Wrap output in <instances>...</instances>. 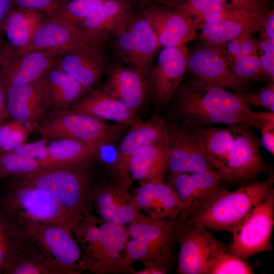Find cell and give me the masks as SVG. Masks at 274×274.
Here are the masks:
<instances>
[{"label": "cell", "instance_id": "obj_1", "mask_svg": "<svg viewBox=\"0 0 274 274\" xmlns=\"http://www.w3.org/2000/svg\"><path fill=\"white\" fill-rule=\"evenodd\" d=\"M170 115L179 126L212 127L247 125L259 130L274 112H255L239 92L190 79L178 88Z\"/></svg>", "mask_w": 274, "mask_h": 274}, {"label": "cell", "instance_id": "obj_2", "mask_svg": "<svg viewBox=\"0 0 274 274\" xmlns=\"http://www.w3.org/2000/svg\"><path fill=\"white\" fill-rule=\"evenodd\" d=\"M273 174L233 191L222 188L192 217L181 224H196L209 230L231 233L233 229L273 188ZM180 225V226H181Z\"/></svg>", "mask_w": 274, "mask_h": 274}, {"label": "cell", "instance_id": "obj_3", "mask_svg": "<svg viewBox=\"0 0 274 274\" xmlns=\"http://www.w3.org/2000/svg\"><path fill=\"white\" fill-rule=\"evenodd\" d=\"M91 164L57 166L14 177L13 182L43 189L67 209L83 216L92 213L96 185Z\"/></svg>", "mask_w": 274, "mask_h": 274}, {"label": "cell", "instance_id": "obj_4", "mask_svg": "<svg viewBox=\"0 0 274 274\" xmlns=\"http://www.w3.org/2000/svg\"><path fill=\"white\" fill-rule=\"evenodd\" d=\"M0 210L16 224L36 221L61 225L72 230L83 217L66 208L48 191L13 181L1 196Z\"/></svg>", "mask_w": 274, "mask_h": 274}, {"label": "cell", "instance_id": "obj_5", "mask_svg": "<svg viewBox=\"0 0 274 274\" xmlns=\"http://www.w3.org/2000/svg\"><path fill=\"white\" fill-rule=\"evenodd\" d=\"M16 224L33 253L65 269L70 274L83 272L81 267L83 252L72 230L36 221H26Z\"/></svg>", "mask_w": 274, "mask_h": 274}, {"label": "cell", "instance_id": "obj_6", "mask_svg": "<svg viewBox=\"0 0 274 274\" xmlns=\"http://www.w3.org/2000/svg\"><path fill=\"white\" fill-rule=\"evenodd\" d=\"M117 129L105 120L68 110L53 111L42 119L38 127L45 141L70 139L104 145L113 140Z\"/></svg>", "mask_w": 274, "mask_h": 274}, {"label": "cell", "instance_id": "obj_7", "mask_svg": "<svg viewBox=\"0 0 274 274\" xmlns=\"http://www.w3.org/2000/svg\"><path fill=\"white\" fill-rule=\"evenodd\" d=\"M274 225V189L233 229L228 250L246 260L258 253L271 251Z\"/></svg>", "mask_w": 274, "mask_h": 274}, {"label": "cell", "instance_id": "obj_8", "mask_svg": "<svg viewBox=\"0 0 274 274\" xmlns=\"http://www.w3.org/2000/svg\"><path fill=\"white\" fill-rule=\"evenodd\" d=\"M230 126L234 142L222 173L224 181L244 184L256 181L262 174H273L261 155V142L253 127L247 125Z\"/></svg>", "mask_w": 274, "mask_h": 274}, {"label": "cell", "instance_id": "obj_9", "mask_svg": "<svg viewBox=\"0 0 274 274\" xmlns=\"http://www.w3.org/2000/svg\"><path fill=\"white\" fill-rule=\"evenodd\" d=\"M106 41L81 28L53 16L38 25L22 51L45 50L58 55L79 49H102Z\"/></svg>", "mask_w": 274, "mask_h": 274}, {"label": "cell", "instance_id": "obj_10", "mask_svg": "<svg viewBox=\"0 0 274 274\" xmlns=\"http://www.w3.org/2000/svg\"><path fill=\"white\" fill-rule=\"evenodd\" d=\"M178 272L181 274H205L210 261L227 249L209 230L196 224L179 226Z\"/></svg>", "mask_w": 274, "mask_h": 274}, {"label": "cell", "instance_id": "obj_11", "mask_svg": "<svg viewBox=\"0 0 274 274\" xmlns=\"http://www.w3.org/2000/svg\"><path fill=\"white\" fill-rule=\"evenodd\" d=\"M116 39L120 58L146 78L153 59L161 47L148 21L144 16L132 19L127 28Z\"/></svg>", "mask_w": 274, "mask_h": 274}, {"label": "cell", "instance_id": "obj_12", "mask_svg": "<svg viewBox=\"0 0 274 274\" xmlns=\"http://www.w3.org/2000/svg\"><path fill=\"white\" fill-rule=\"evenodd\" d=\"M58 55L50 51L11 50L3 47L0 79L5 89L42 78L56 63Z\"/></svg>", "mask_w": 274, "mask_h": 274}, {"label": "cell", "instance_id": "obj_13", "mask_svg": "<svg viewBox=\"0 0 274 274\" xmlns=\"http://www.w3.org/2000/svg\"><path fill=\"white\" fill-rule=\"evenodd\" d=\"M169 129L167 171L171 174L217 169L208 157L199 127L179 126Z\"/></svg>", "mask_w": 274, "mask_h": 274}, {"label": "cell", "instance_id": "obj_14", "mask_svg": "<svg viewBox=\"0 0 274 274\" xmlns=\"http://www.w3.org/2000/svg\"><path fill=\"white\" fill-rule=\"evenodd\" d=\"M187 70L191 79L232 91L246 92L249 87V82L235 74L220 52L205 43L189 51Z\"/></svg>", "mask_w": 274, "mask_h": 274}, {"label": "cell", "instance_id": "obj_15", "mask_svg": "<svg viewBox=\"0 0 274 274\" xmlns=\"http://www.w3.org/2000/svg\"><path fill=\"white\" fill-rule=\"evenodd\" d=\"M189 51L186 45L164 47L147 76L151 94L156 103L172 100L188 68Z\"/></svg>", "mask_w": 274, "mask_h": 274}, {"label": "cell", "instance_id": "obj_16", "mask_svg": "<svg viewBox=\"0 0 274 274\" xmlns=\"http://www.w3.org/2000/svg\"><path fill=\"white\" fill-rule=\"evenodd\" d=\"M130 126L118 146L113 165V175L119 180L131 184L129 164L131 156L147 146L169 140L170 134L169 127L160 117H154L144 122L139 120Z\"/></svg>", "mask_w": 274, "mask_h": 274}, {"label": "cell", "instance_id": "obj_17", "mask_svg": "<svg viewBox=\"0 0 274 274\" xmlns=\"http://www.w3.org/2000/svg\"><path fill=\"white\" fill-rule=\"evenodd\" d=\"M127 227L131 239L149 246L170 269L178 242L177 218H154L144 214Z\"/></svg>", "mask_w": 274, "mask_h": 274}, {"label": "cell", "instance_id": "obj_18", "mask_svg": "<svg viewBox=\"0 0 274 274\" xmlns=\"http://www.w3.org/2000/svg\"><path fill=\"white\" fill-rule=\"evenodd\" d=\"M130 186L115 177L112 182L96 185L93 208L100 219L126 225L144 214L136 204Z\"/></svg>", "mask_w": 274, "mask_h": 274}, {"label": "cell", "instance_id": "obj_19", "mask_svg": "<svg viewBox=\"0 0 274 274\" xmlns=\"http://www.w3.org/2000/svg\"><path fill=\"white\" fill-rule=\"evenodd\" d=\"M5 92L6 113L13 119L36 123L50 108L45 76L31 83L10 86Z\"/></svg>", "mask_w": 274, "mask_h": 274}, {"label": "cell", "instance_id": "obj_20", "mask_svg": "<svg viewBox=\"0 0 274 274\" xmlns=\"http://www.w3.org/2000/svg\"><path fill=\"white\" fill-rule=\"evenodd\" d=\"M269 10H231L219 21L204 25L200 29L199 39L215 47L243 34L261 31Z\"/></svg>", "mask_w": 274, "mask_h": 274}, {"label": "cell", "instance_id": "obj_21", "mask_svg": "<svg viewBox=\"0 0 274 274\" xmlns=\"http://www.w3.org/2000/svg\"><path fill=\"white\" fill-rule=\"evenodd\" d=\"M154 30L161 47H178L195 41L197 30L188 17L174 8L152 6L143 15Z\"/></svg>", "mask_w": 274, "mask_h": 274}, {"label": "cell", "instance_id": "obj_22", "mask_svg": "<svg viewBox=\"0 0 274 274\" xmlns=\"http://www.w3.org/2000/svg\"><path fill=\"white\" fill-rule=\"evenodd\" d=\"M99 229L101 274L134 273L135 270L126 253V246L130 239L127 226L101 219Z\"/></svg>", "mask_w": 274, "mask_h": 274}, {"label": "cell", "instance_id": "obj_23", "mask_svg": "<svg viewBox=\"0 0 274 274\" xmlns=\"http://www.w3.org/2000/svg\"><path fill=\"white\" fill-rule=\"evenodd\" d=\"M146 78L130 66L116 65L109 71L102 90L135 112L146 95Z\"/></svg>", "mask_w": 274, "mask_h": 274}, {"label": "cell", "instance_id": "obj_24", "mask_svg": "<svg viewBox=\"0 0 274 274\" xmlns=\"http://www.w3.org/2000/svg\"><path fill=\"white\" fill-rule=\"evenodd\" d=\"M56 63L89 91L102 75L106 59L102 49L88 48L60 54Z\"/></svg>", "mask_w": 274, "mask_h": 274}, {"label": "cell", "instance_id": "obj_25", "mask_svg": "<svg viewBox=\"0 0 274 274\" xmlns=\"http://www.w3.org/2000/svg\"><path fill=\"white\" fill-rule=\"evenodd\" d=\"M144 214L154 218H178L183 206L175 192L164 182L140 183L132 193Z\"/></svg>", "mask_w": 274, "mask_h": 274}, {"label": "cell", "instance_id": "obj_26", "mask_svg": "<svg viewBox=\"0 0 274 274\" xmlns=\"http://www.w3.org/2000/svg\"><path fill=\"white\" fill-rule=\"evenodd\" d=\"M132 19L127 0H108L78 27L107 41L125 30Z\"/></svg>", "mask_w": 274, "mask_h": 274}, {"label": "cell", "instance_id": "obj_27", "mask_svg": "<svg viewBox=\"0 0 274 274\" xmlns=\"http://www.w3.org/2000/svg\"><path fill=\"white\" fill-rule=\"evenodd\" d=\"M170 141L171 138L147 146L134 153L129 164L131 178L140 183L164 182Z\"/></svg>", "mask_w": 274, "mask_h": 274}, {"label": "cell", "instance_id": "obj_28", "mask_svg": "<svg viewBox=\"0 0 274 274\" xmlns=\"http://www.w3.org/2000/svg\"><path fill=\"white\" fill-rule=\"evenodd\" d=\"M66 110L88 114L103 120L114 121L121 125L130 126L140 120L135 112L102 89L83 96Z\"/></svg>", "mask_w": 274, "mask_h": 274}, {"label": "cell", "instance_id": "obj_29", "mask_svg": "<svg viewBox=\"0 0 274 274\" xmlns=\"http://www.w3.org/2000/svg\"><path fill=\"white\" fill-rule=\"evenodd\" d=\"M42 13L37 11L12 9L1 26L6 40L3 47L11 50L24 48L38 25L47 17Z\"/></svg>", "mask_w": 274, "mask_h": 274}, {"label": "cell", "instance_id": "obj_30", "mask_svg": "<svg viewBox=\"0 0 274 274\" xmlns=\"http://www.w3.org/2000/svg\"><path fill=\"white\" fill-rule=\"evenodd\" d=\"M45 82L53 111L68 109L88 91L56 63L46 74Z\"/></svg>", "mask_w": 274, "mask_h": 274}, {"label": "cell", "instance_id": "obj_31", "mask_svg": "<svg viewBox=\"0 0 274 274\" xmlns=\"http://www.w3.org/2000/svg\"><path fill=\"white\" fill-rule=\"evenodd\" d=\"M101 219L88 213L73 229V234L82 249L81 267L83 271L99 274L101 252Z\"/></svg>", "mask_w": 274, "mask_h": 274}, {"label": "cell", "instance_id": "obj_32", "mask_svg": "<svg viewBox=\"0 0 274 274\" xmlns=\"http://www.w3.org/2000/svg\"><path fill=\"white\" fill-rule=\"evenodd\" d=\"M104 145L74 140L53 141L48 145L54 166L83 165L91 163Z\"/></svg>", "mask_w": 274, "mask_h": 274}, {"label": "cell", "instance_id": "obj_33", "mask_svg": "<svg viewBox=\"0 0 274 274\" xmlns=\"http://www.w3.org/2000/svg\"><path fill=\"white\" fill-rule=\"evenodd\" d=\"M199 128L208 157L213 166L222 174L233 145L234 134L231 127L212 126Z\"/></svg>", "mask_w": 274, "mask_h": 274}, {"label": "cell", "instance_id": "obj_34", "mask_svg": "<svg viewBox=\"0 0 274 274\" xmlns=\"http://www.w3.org/2000/svg\"><path fill=\"white\" fill-rule=\"evenodd\" d=\"M174 9L185 15L197 30L219 21L233 10L216 0H186Z\"/></svg>", "mask_w": 274, "mask_h": 274}, {"label": "cell", "instance_id": "obj_35", "mask_svg": "<svg viewBox=\"0 0 274 274\" xmlns=\"http://www.w3.org/2000/svg\"><path fill=\"white\" fill-rule=\"evenodd\" d=\"M4 274H70L58 266L32 253L25 246L16 254L6 267Z\"/></svg>", "mask_w": 274, "mask_h": 274}, {"label": "cell", "instance_id": "obj_36", "mask_svg": "<svg viewBox=\"0 0 274 274\" xmlns=\"http://www.w3.org/2000/svg\"><path fill=\"white\" fill-rule=\"evenodd\" d=\"M190 174L194 186L195 195L189 218L223 188V184L225 182L222 174L217 169L198 172Z\"/></svg>", "mask_w": 274, "mask_h": 274}, {"label": "cell", "instance_id": "obj_37", "mask_svg": "<svg viewBox=\"0 0 274 274\" xmlns=\"http://www.w3.org/2000/svg\"><path fill=\"white\" fill-rule=\"evenodd\" d=\"M24 246L18 226L0 210V273H3L10 260Z\"/></svg>", "mask_w": 274, "mask_h": 274}, {"label": "cell", "instance_id": "obj_38", "mask_svg": "<svg viewBox=\"0 0 274 274\" xmlns=\"http://www.w3.org/2000/svg\"><path fill=\"white\" fill-rule=\"evenodd\" d=\"M108 0H70L60 5L51 16L79 26L91 14Z\"/></svg>", "mask_w": 274, "mask_h": 274}, {"label": "cell", "instance_id": "obj_39", "mask_svg": "<svg viewBox=\"0 0 274 274\" xmlns=\"http://www.w3.org/2000/svg\"><path fill=\"white\" fill-rule=\"evenodd\" d=\"M44 168L38 161L13 151L0 152V178L23 176Z\"/></svg>", "mask_w": 274, "mask_h": 274}, {"label": "cell", "instance_id": "obj_40", "mask_svg": "<svg viewBox=\"0 0 274 274\" xmlns=\"http://www.w3.org/2000/svg\"><path fill=\"white\" fill-rule=\"evenodd\" d=\"M253 267L246 260L227 249L219 253L208 264L205 274H253Z\"/></svg>", "mask_w": 274, "mask_h": 274}, {"label": "cell", "instance_id": "obj_41", "mask_svg": "<svg viewBox=\"0 0 274 274\" xmlns=\"http://www.w3.org/2000/svg\"><path fill=\"white\" fill-rule=\"evenodd\" d=\"M168 184L175 192L183 206L182 210L177 218L180 226L190 216L195 195L194 184L191 175L188 173L171 174Z\"/></svg>", "mask_w": 274, "mask_h": 274}, {"label": "cell", "instance_id": "obj_42", "mask_svg": "<svg viewBox=\"0 0 274 274\" xmlns=\"http://www.w3.org/2000/svg\"><path fill=\"white\" fill-rule=\"evenodd\" d=\"M36 123L13 119L0 125V152L12 151L25 143Z\"/></svg>", "mask_w": 274, "mask_h": 274}, {"label": "cell", "instance_id": "obj_43", "mask_svg": "<svg viewBox=\"0 0 274 274\" xmlns=\"http://www.w3.org/2000/svg\"><path fill=\"white\" fill-rule=\"evenodd\" d=\"M235 74L248 82L261 79V67L259 54L238 57L231 65Z\"/></svg>", "mask_w": 274, "mask_h": 274}, {"label": "cell", "instance_id": "obj_44", "mask_svg": "<svg viewBox=\"0 0 274 274\" xmlns=\"http://www.w3.org/2000/svg\"><path fill=\"white\" fill-rule=\"evenodd\" d=\"M12 151L36 160L46 168L55 166L51 161L48 146L43 143L38 142L24 143Z\"/></svg>", "mask_w": 274, "mask_h": 274}, {"label": "cell", "instance_id": "obj_45", "mask_svg": "<svg viewBox=\"0 0 274 274\" xmlns=\"http://www.w3.org/2000/svg\"><path fill=\"white\" fill-rule=\"evenodd\" d=\"M239 93L251 108L252 106L262 107L268 111L274 112V82H269L256 92L246 91Z\"/></svg>", "mask_w": 274, "mask_h": 274}, {"label": "cell", "instance_id": "obj_46", "mask_svg": "<svg viewBox=\"0 0 274 274\" xmlns=\"http://www.w3.org/2000/svg\"><path fill=\"white\" fill-rule=\"evenodd\" d=\"M259 43L261 79L274 82V40L262 39Z\"/></svg>", "mask_w": 274, "mask_h": 274}, {"label": "cell", "instance_id": "obj_47", "mask_svg": "<svg viewBox=\"0 0 274 274\" xmlns=\"http://www.w3.org/2000/svg\"><path fill=\"white\" fill-rule=\"evenodd\" d=\"M17 9L33 10L45 13L51 16L61 5L59 0H12Z\"/></svg>", "mask_w": 274, "mask_h": 274}, {"label": "cell", "instance_id": "obj_48", "mask_svg": "<svg viewBox=\"0 0 274 274\" xmlns=\"http://www.w3.org/2000/svg\"><path fill=\"white\" fill-rule=\"evenodd\" d=\"M233 10L262 11L269 9L270 0H216Z\"/></svg>", "mask_w": 274, "mask_h": 274}, {"label": "cell", "instance_id": "obj_49", "mask_svg": "<svg viewBox=\"0 0 274 274\" xmlns=\"http://www.w3.org/2000/svg\"><path fill=\"white\" fill-rule=\"evenodd\" d=\"M246 34L247 33L242 35L214 47L220 52L230 67L240 55L242 43Z\"/></svg>", "mask_w": 274, "mask_h": 274}, {"label": "cell", "instance_id": "obj_50", "mask_svg": "<svg viewBox=\"0 0 274 274\" xmlns=\"http://www.w3.org/2000/svg\"><path fill=\"white\" fill-rule=\"evenodd\" d=\"M261 134V144L274 155V120L265 122L258 130Z\"/></svg>", "mask_w": 274, "mask_h": 274}, {"label": "cell", "instance_id": "obj_51", "mask_svg": "<svg viewBox=\"0 0 274 274\" xmlns=\"http://www.w3.org/2000/svg\"><path fill=\"white\" fill-rule=\"evenodd\" d=\"M260 43L252 33L246 35L241 45L239 56H247L254 54H259Z\"/></svg>", "mask_w": 274, "mask_h": 274}, {"label": "cell", "instance_id": "obj_52", "mask_svg": "<svg viewBox=\"0 0 274 274\" xmlns=\"http://www.w3.org/2000/svg\"><path fill=\"white\" fill-rule=\"evenodd\" d=\"M262 39L274 40V11L269 10L261 31Z\"/></svg>", "mask_w": 274, "mask_h": 274}, {"label": "cell", "instance_id": "obj_53", "mask_svg": "<svg viewBox=\"0 0 274 274\" xmlns=\"http://www.w3.org/2000/svg\"><path fill=\"white\" fill-rule=\"evenodd\" d=\"M12 0H0V28L9 13L12 10Z\"/></svg>", "mask_w": 274, "mask_h": 274}, {"label": "cell", "instance_id": "obj_54", "mask_svg": "<svg viewBox=\"0 0 274 274\" xmlns=\"http://www.w3.org/2000/svg\"><path fill=\"white\" fill-rule=\"evenodd\" d=\"M6 115L5 89L0 79V120H3Z\"/></svg>", "mask_w": 274, "mask_h": 274}, {"label": "cell", "instance_id": "obj_55", "mask_svg": "<svg viewBox=\"0 0 274 274\" xmlns=\"http://www.w3.org/2000/svg\"><path fill=\"white\" fill-rule=\"evenodd\" d=\"M186 1V0H170V7L175 8L185 2Z\"/></svg>", "mask_w": 274, "mask_h": 274}, {"label": "cell", "instance_id": "obj_56", "mask_svg": "<svg viewBox=\"0 0 274 274\" xmlns=\"http://www.w3.org/2000/svg\"><path fill=\"white\" fill-rule=\"evenodd\" d=\"M4 36L3 33V31L0 28V53L3 49V47L4 45Z\"/></svg>", "mask_w": 274, "mask_h": 274}, {"label": "cell", "instance_id": "obj_57", "mask_svg": "<svg viewBox=\"0 0 274 274\" xmlns=\"http://www.w3.org/2000/svg\"><path fill=\"white\" fill-rule=\"evenodd\" d=\"M156 1H157L158 2H160L163 3L164 5H165L166 0H156Z\"/></svg>", "mask_w": 274, "mask_h": 274}, {"label": "cell", "instance_id": "obj_58", "mask_svg": "<svg viewBox=\"0 0 274 274\" xmlns=\"http://www.w3.org/2000/svg\"><path fill=\"white\" fill-rule=\"evenodd\" d=\"M2 120H0V125H1V122Z\"/></svg>", "mask_w": 274, "mask_h": 274}]
</instances>
